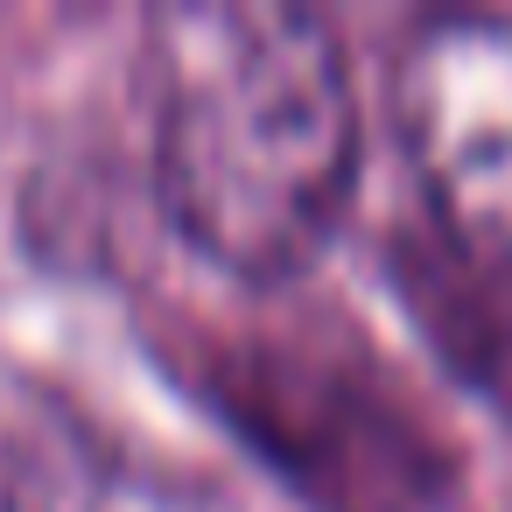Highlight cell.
<instances>
[{
  "mask_svg": "<svg viewBox=\"0 0 512 512\" xmlns=\"http://www.w3.org/2000/svg\"><path fill=\"white\" fill-rule=\"evenodd\" d=\"M155 484H134L92 456H43L15 449L0 456V512H162Z\"/></svg>",
  "mask_w": 512,
  "mask_h": 512,
  "instance_id": "cell-5",
  "label": "cell"
},
{
  "mask_svg": "<svg viewBox=\"0 0 512 512\" xmlns=\"http://www.w3.org/2000/svg\"><path fill=\"white\" fill-rule=\"evenodd\" d=\"M155 197L183 246L246 281L302 274L344 225L365 113L337 29L274 0H176L141 50Z\"/></svg>",
  "mask_w": 512,
  "mask_h": 512,
  "instance_id": "cell-1",
  "label": "cell"
},
{
  "mask_svg": "<svg viewBox=\"0 0 512 512\" xmlns=\"http://www.w3.org/2000/svg\"><path fill=\"white\" fill-rule=\"evenodd\" d=\"M393 120L421 169V204L512 232V22H421L393 64Z\"/></svg>",
  "mask_w": 512,
  "mask_h": 512,
  "instance_id": "cell-3",
  "label": "cell"
},
{
  "mask_svg": "<svg viewBox=\"0 0 512 512\" xmlns=\"http://www.w3.org/2000/svg\"><path fill=\"white\" fill-rule=\"evenodd\" d=\"M379 267L435 365L512 421V232L421 204L386 232Z\"/></svg>",
  "mask_w": 512,
  "mask_h": 512,
  "instance_id": "cell-4",
  "label": "cell"
},
{
  "mask_svg": "<svg viewBox=\"0 0 512 512\" xmlns=\"http://www.w3.org/2000/svg\"><path fill=\"white\" fill-rule=\"evenodd\" d=\"M183 379L309 512H449L456 456L372 351L225 330L197 344Z\"/></svg>",
  "mask_w": 512,
  "mask_h": 512,
  "instance_id": "cell-2",
  "label": "cell"
}]
</instances>
